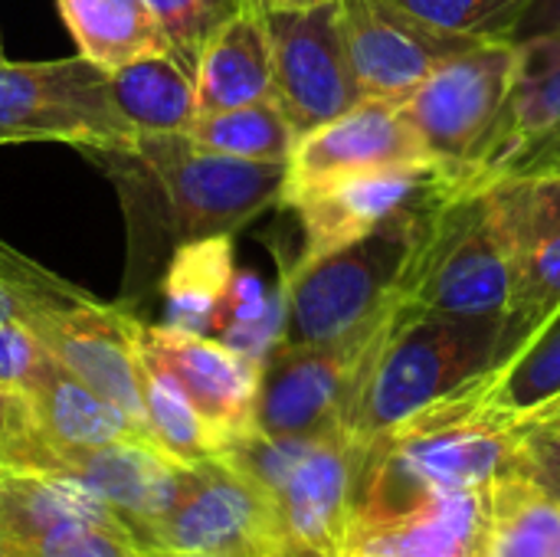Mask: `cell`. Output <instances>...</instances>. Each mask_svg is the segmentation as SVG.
Masks as SVG:
<instances>
[{
    "label": "cell",
    "instance_id": "1",
    "mask_svg": "<svg viewBox=\"0 0 560 557\" xmlns=\"http://www.w3.org/2000/svg\"><path fill=\"white\" fill-rule=\"evenodd\" d=\"M115 184L125 210L128 259L118 305L158 289L177 246L233 236L282 200L289 164L243 161L197 148L187 135H138L128 148H82Z\"/></svg>",
    "mask_w": 560,
    "mask_h": 557
},
{
    "label": "cell",
    "instance_id": "2",
    "mask_svg": "<svg viewBox=\"0 0 560 557\" xmlns=\"http://www.w3.org/2000/svg\"><path fill=\"white\" fill-rule=\"evenodd\" d=\"M522 466V437L512 430L430 410L417 414L364 450L354 529L390 522L440 492L492 489L525 473Z\"/></svg>",
    "mask_w": 560,
    "mask_h": 557
},
{
    "label": "cell",
    "instance_id": "3",
    "mask_svg": "<svg viewBox=\"0 0 560 557\" xmlns=\"http://www.w3.org/2000/svg\"><path fill=\"white\" fill-rule=\"evenodd\" d=\"M502 318L397 312L348 417V440L371 450L381 437L453 397L499 358Z\"/></svg>",
    "mask_w": 560,
    "mask_h": 557
},
{
    "label": "cell",
    "instance_id": "4",
    "mask_svg": "<svg viewBox=\"0 0 560 557\" xmlns=\"http://www.w3.org/2000/svg\"><path fill=\"white\" fill-rule=\"evenodd\" d=\"M512 289L509 240L492 190H443L427 200L397 305L410 315L502 318Z\"/></svg>",
    "mask_w": 560,
    "mask_h": 557
},
{
    "label": "cell",
    "instance_id": "5",
    "mask_svg": "<svg viewBox=\"0 0 560 557\" xmlns=\"http://www.w3.org/2000/svg\"><path fill=\"white\" fill-rule=\"evenodd\" d=\"M436 194V190H433ZM430 194V197H433ZM423 197L377 233L322 256L282 266L285 345H335L371 332L397 309V289L423 227ZM279 341V345H282Z\"/></svg>",
    "mask_w": 560,
    "mask_h": 557
},
{
    "label": "cell",
    "instance_id": "6",
    "mask_svg": "<svg viewBox=\"0 0 560 557\" xmlns=\"http://www.w3.org/2000/svg\"><path fill=\"white\" fill-rule=\"evenodd\" d=\"M400 305L371 332L335 345H276L259 371L253 430L269 437L345 433Z\"/></svg>",
    "mask_w": 560,
    "mask_h": 557
},
{
    "label": "cell",
    "instance_id": "7",
    "mask_svg": "<svg viewBox=\"0 0 560 557\" xmlns=\"http://www.w3.org/2000/svg\"><path fill=\"white\" fill-rule=\"evenodd\" d=\"M59 141L72 148H128L138 131L121 118L108 69L66 56L49 62H0V144Z\"/></svg>",
    "mask_w": 560,
    "mask_h": 557
},
{
    "label": "cell",
    "instance_id": "8",
    "mask_svg": "<svg viewBox=\"0 0 560 557\" xmlns=\"http://www.w3.org/2000/svg\"><path fill=\"white\" fill-rule=\"evenodd\" d=\"M518 66L515 39H482L436 66L400 102L443 184H453L492 135Z\"/></svg>",
    "mask_w": 560,
    "mask_h": 557
},
{
    "label": "cell",
    "instance_id": "9",
    "mask_svg": "<svg viewBox=\"0 0 560 557\" xmlns=\"http://www.w3.org/2000/svg\"><path fill=\"white\" fill-rule=\"evenodd\" d=\"M285 529L272 496L213 456L184 466L174 506L148 529L141 548H180L223 557H279Z\"/></svg>",
    "mask_w": 560,
    "mask_h": 557
},
{
    "label": "cell",
    "instance_id": "10",
    "mask_svg": "<svg viewBox=\"0 0 560 557\" xmlns=\"http://www.w3.org/2000/svg\"><path fill=\"white\" fill-rule=\"evenodd\" d=\"M515 46L518 66L502 115L469 167L443 190L560 177V36H532Z\"/></svg>",
    "mask_w": 560,
    "mask_h": 557
},
{
    "label": "cell",
    "instance_id": "11",
    "mask_svg": "<svg viewBox=\"0 0 560 557\" xmlns=\"http://www.w3.org/2000/svg\"><path fill=\"white\" fill-rule=\"evenodd\" d=\"M266 26L276 102L299 138L361 102L341 36L338 0L305 10H266Z\"/></svg>",
    "mask_w": 560,
    "mask_h": 557
},
{
    "label": "cell",
    "instance_id": "12",
    "mask_svg": "<svg viewBox=\"0 0 560 557\" xmlns=\"http://www.w3.org/2000/svg\"><path fill=\"white\" fill-rule=\"evenodd\" d=\"M492 194L512 259L499 364L560 309V177L505 181Z\"/></svg>",
    "mask_w": 560,
    "mask_h": 557
},
{
    "label": "cell",
    "instance_id": "13",
    "mask_svg": "<svg viewBox=\"0 0 560 557\" xmlns=\"http://www.w3.org/2000/svg\"><path fill=\"white\" fill-rule=\"evenodd\" d=\"M338 20L361 98L404 102L436 66L482 43L440 30L397 0H338Z\"/></svg>",
    "mask_w": 560,
    "mask_h": 557
},
{
    "label": "cell",
    "instance_id": "14",
    "mask_svg": "<svg viewBox=\"0 0 560 557\" xmlns=\"http://www.w3.org/2000/svg\"><path fill=\"white\" fill-rule=\"evenodd\" d=\"M433 167H381L322 177L282 197L302 223V253L295 263L331 256L417 207L440 187Z\"/></svg>",
    "mask_w": 560,
    "mask_h": 557
},
{
    "label": "cell",
    "instance_id": "15",
    "mask_svg": "<svg viewBox=\"0 0 560 557\" xmlns=\"http://www.w3.org/2000/svg\"><path fill=\"white\" fill-rule=\"evenodd\" d=\"M135 325L138 318L125 305H105L95 295L75 305L46 309L26 322V328L66 371H72L85 387L115 404L148 433L144 364L135 345Z\"/></svg>",
    "mask_w": 560,
    "mask_h": 557
},
{
    "label": "cell",
    "instance_id": "16",
    "mask_svg": "<svg viewBox=\"0 0 560 557\" xmlns=\"http://www.w3.org/2000/svg\"><path fill=\"white\" fill-rule=\"evenodd\" d=\"M135 345L141 364L167 374L187 394L197 414L213 427L223 446L253 430L262 371L259 361L220 345L217 338L148 325L141 318L135 325Z\"/></svg>",
    "mask_w": 560,
    "mask_h": 557
},
{
    "label": "cell",
    "instance_id": "17",
    "mask_svg": "<svg viewBox=\"0 0 560 557\" xmlns=\"http://www.w3.org/2000/svg\"><path fill=\"white\" fill-rule=\"evenodd\" d=\"M364 450L348 433L312 437L276 492L289 548L308 557H345L358 522Z\"/></svg>",
    "mask_w": 560,
    "mask_h": 557
},
{
    "label": "cell",
    "instance_id": "18",
    "mask_svg": "<svg viewBox=\"0 0 560 557\" xmlns=\"http://www.w3.org/2000/svg\"><path fill=\"white\" fill-rule=\"evenodd\" d=\"M381 167H433L400 102L361 98L338 118L305 131L289 158L285 194L322 177ZM282 204V200H279Z\"/></svg>",
    "mask_w": 560,
    "mask_h": 557
},
{
    "label": "cell",
    "instance_id": "19",
    "mask_svg": "<svg viewBox=\"0 0 560 557\" xmlns=\"http://www.w3.org/2000/svg\"><path fill=\"white\" fill-rule=\"evenodd\" d=\"M184 466L148 440H118L85 450H59V476L79 479L105 499L144 545L148 529L174 506Z\"/></svg>",
    "mask_w": 560,
    "mask_h": 557
},
{
    "label": "cell",
    "instance_id": "20",
    "mask_svg": "<svg viewBox=\"0 0 560 557\" xmlns=\"http://www.w3.org/2000/svg\"><path fill=\"white\" fill-rule=\"evenodd\" d=\"M555 397H560V309L509 358L492 364L453 397L430 407V414L456 420H486L512 430Z\"/></svg>",
    "mask_w": 560,
    "mask_h": 557
},
{
    "label": "cell",
    "instance_id": "21",
    "mask_svg": "<svg viewBox=\"0 0 560 557\" xmlns=\"http://www.w3.org/2000/svg\"><path fill=\"white\" fill-rule=\"evenodd\" d=\"M489 519V489L440 492L410 512L354 529L345 557H476Z\"/></svg>",
    "mask_w": 560,
    "mask_h": 557
},
{
    "label": "cell",
    "instance_id": "22",
    "mask_svg": "<svg viewBox=\"0 0 560 557\" xmlns=\"http://www.w3.org/2000/svg\"><path fill=\"white\" fill-rule=\"evenodd\" d=\"M194 79L200 112H220L276 98L266 13L236 10L226 23H220L197 59Z\"/></svg>",
    "mask_w": 560,
    "mask_h": 557
},
{
    "label": "cell",
    "instance_id": "23",
    "mask_svg": "<svg viewBox=\"0 0 560 557\" xmlns=\"http://www.w3.org/2000/svg\"><path fill=\"white\" fill-rule=\"evenodd\" d=\"M112 98L138 135H187L200 115L197 79L174 53L138 56L108 69Z\"/></svg>",
    "mask_w": 560,
    "mask_h": 557
},
{
    "label": "cell",
    "instance_id": "24",
    "mask_svg": "<svg viewBox=\"0 0 560 557\" xmlns=\"http://www.w3.org/2000/svg\"><path fill=\"white\" fill-rule=\"evenodd\" d=\"M236 269L240 266L233 236H207L177 246L158 282V292L164 299L161 325L210 338Z\"/></svg>",
    "mask_w": 560,
    "mask_h": 557
},
{
    "label": "cell",
    "instance_id": "25",
    "mask_svg": "<svg viewBox=\"0 0 560 557\" xmlns=\"http://www.w3.org/2000/svg\"><path fill=\"white\" fill-rule=\"evenodd\" d=\"M39 427L52 450H85V446H105L118 440H148L151 437L115 404L98 397L92 387H85L72 371H66L59 361L46 371V378L30 391Z\"/></svg>",
    "mask_w": 560,
    "mask_h": 557
},
{
    "label": "cell",
    "instance_id": "26",
    "mask_svg": "<svg viewBox=\"0 0 560 557\" xmlns=\"http://www.w3.org/2000/svg\"><path fill=\"white\" fill-rule=\"evenodd\" d=\"M79 53L102 69H118L138 56L171 53L148 0H56Z\"/></svg>",
    "mask_w": 560,
    "mask_h": 557
},
{
    "label": "cell",
    "instance_id": "27",
    "mask_svg": "<svg viewBox=\"0 0 560 557\" xmlns=\"http://www.w3.org/2000/svg\"><path fill=\"white\" fill-rule=\"evenodd\" d=\"M0 515L7 519V525L13 529V535L23 545L62 522L125 525V519L105 499H98L79 479L59 476V473H7V469H0Z\"/></svg>",
    "mask_w": 560,
    "mask_h": 557
},
{
    "label": "cell",
    "instance_id": "28",
    "mask_svg": "<svg viewBox=\"0 0 560 557\" xmlns=\"http://www.w3.org/2000/svg\"><path fill=\"white\" fill-rule=\"evenodd\" d=\"M560 548V499L525 473L489 489V519L476 557H555Z\"/></svg>",
    "mask_w": 560,
    "mask_h": 557
},
{
    "label": "cell",
    "instance_id": "29",
    "mask_svg": "<svg viewBox=\"0 0 560 557\" xmlns=\"http://www.w3.org/2000/svg\"><path fill=\"white\" fill-rule=\"evenodd\" d=\"M187 138L213 154H230L243 161H279V164H289L292 148L299 141L292 121L285 118L276 98L220 108V112H200Z\"/></svg>",
    "mask_w": 560,
    "mask_h": 557
},
{
    "label": "cell",
    "instance_id": "30",
    "mask_svg": "<svg viewBox=\"0 0 560 557\" xmlns=\"http://www.w3.org/2000/svg\"><path fill=\"white\" fill-rule=\"evenodd\" d=\"M282 332H285L282 282L269 286L259 272L240 266L217 312L210 338L262 364L266 355L282 341Z\"/></svg>",
    "mask_w": 560,
    "mask_h": 557
},
{
    "label": "cell",
    "instance_id": "31",
    "mask_svg": "<svg viewBox=\"0 0 560 557\" xmlns=\"http://www.w3.org/2000/svg\"><path fill=\"white\" fill-rule=\"evenodd\" d=\"M144 420L158 450L177 463H203L220 456L223 443L213 427L197 414L187 394L161 371L144 368Z\"/></svg>",
    "mask_w": 560,
    "mask_h": 557
},
{
    "label": "cell",
    "instance_id": "32",
    "mask_svg": "<svg viewBox=\"0 0 560 557\" xmlns=\"http://www.w3.org/2000/svg\"><path fill=\"white\" fill-rule=\"evenodd\" d=\"M92 299L85 289L36 266L0 240V322H30L46 309H62Z\"/></svg>",
    "mask_w": 560,
    "mask_h": 557
},
{
    "label": "cell",
    "instance_id": "33",
    "mask_svg": "<svg viewBox=\"0 0 560 557\" xmlns=\"http://www.w3.org/2000/svg\"><path fill=\"white\" fill-rule=\"evenodd\" d=\"M0 469L59 473V453L39 427L33 397L7 384H0Z\"/></svg>",
    "mask_w": 560,
    "mask_h": 557
},
{
    "label": "cell",
    "instance_id": "34",
    "mask_svg": "<svg viewBox=\"0 0 560 557\" xmlns=\"http://www.w3.org/2000/svg\"><path fill=\"white\" fill-rule=\"evenodd\" d=\"M420 20L472 36V39H512L518 20L535 0H397Z\"/></svg>",
    "mask_w": 560,
    "mask_h": 557
},
{
    "label": "cell",
    "instance_id": "35",
    "mask_svg": "<svg viewBox=\"0 0 560 557\" xmlns=\"http://www.w3.org/2000/svg\"><path fill=\"white\" fill-rule=\"evenodd\" d=\"M148 7L171 43V53L190 72L197 69V59L213 30L240 10L233 0H148Z\"/></svg>",
    "mask_w": 560,
    "mask_h": 557
},
{
    "label": "cell",
    "instance_id": "36",
    "mask_svg": "<svg viewBox=\"0 0 560 557\" xmlns=\"http://www.w3.org/2000/svg\"><path fill=\"white\" fill-rule=\"evenodd\" d=\"M26 557H141L138 538L125 525L62 522L23 545Z\"/></svg>",
    "mask_w": 560,
    "mask_h": 557
},
{
    "label": "cell",
    "instance_id": "37",
    "mask_svg": "<svg viewBox=\"0 0 560 557\" xmlns=\"http://www.w3.org/2000/svg\"><path fill=\"white\" fill-rule=\"evenodd\" d=\"M49 348L23 325V322H0V384L33 391L46 371L52 368Z\"/></svg>",
    "mask_w": 560,
    "mask_h": 557
},
{
    "label": "cell",
    "instance_id": "38",
    "mask_svg": "<svg viewBox=\"0 0 560 557\" xmlns=\"http://www.w3.org/2000/svg\"><path fill=\"white\" fill-rule=\"evenodd\" d=\"M525 476L560 499V437H522Z\"/></svg>",
    "mask_w": 560,
    "mask_h": 557
},
{
    "label": "cell",
    "instance_id": "39",
    "mask_svg": "<svg viewBox=\"0 0 560 557\" xmlns=\"http://www.w3.org/2000/svg\"><path fill=\"white\" fill-rule=\"evenodd\" d=\"M532 36H560V0H535L528 13L518 20L512 39H532Z\"/></svg>",
    "mask_w": 560,
    "mask_h": 557
},
{
    "label": "cell",
    "instance_id": "40",
    "mask_svg": "<svg viewBox=\"0 0 560 557\" xmlns=\"http://www.w3.org/2000/svg\"><path fill=\"white\" fill-rule=\"evenodd\" d=\"M515 437H560V397L525 417L518 427H512Z\"/></svg>",
    "mask_w": 560,
    "mask_h": 557
},
{
    "label": "cell",
    "instance_id": "41",
    "mask_svg": "<svg viewBox=\"0 0 560 557\" xmlns=\"http://www.w3.org/2000/svg\"><path fill=\"white\" fill-rule=\"evenodd\" d=\"M0 557H26L23 555V542L13 535V529L7 525L3 515H0Z\"/></svg>",
    "mask_w": 560,
    "mask_h": 557
},
{
    "label": "cell",
    "instance_id": "42",
    "mask_svg": "<svg viewBox=\"0 0 560 557\" xmlns=\"http://www.w3.org/2000/svg\"><path fill=\"white\" fill-rule=\"evenodd\" d=\"M318 3H331V0H262V10H305Z\"/></svg>",
    "mask_w": 560,
    "mask_h": 557
},
{
    "label": "cell",
    "instance_id": "43",
    "mask_svg": "<svg viewBox=\"0 0 560 557\" xmlns=\"http://www.w3.org/2000/svg\"><path fill=\"white\" fill-rule=\"evenodd\" d=\"M141 557H223L210 552H180V548H141Z\"/></svg>",
    "mask_w": 560,
    "mask_h": 557
},
{
    "label": "cell",
    "instance_id": "44",
    "mask_svg": "<svg viewBox=\"0 0 560 557\" xmlns=\"http://www.w3.org/2000/svg\"><path fill=\"white\" fill-rule=\"evenodd\" d=\"M233 3H236L240 10H259V13H266V10H262V0H233Z\"/></svg>",
    "mask_w": 560,
    "mask_h": 557
},
{
    "label": "cell",
    "instance_id": "45",
    "mask_svg": "<svg viewBox=\"0 0 560 557\" xmlns=\"http://www.w3.org/2000/svg\"><path fill=\"white\" fill-rule=\"evenodd\" d=\"M279 557H308V555H302V552H295V548H289V545H285V548H282V555Z\"/></svg>",
    "mask_w": 560,
    "mask_h": 557
},
{
    "label": "cell",
    "instance_id": "46",
    "mask_svg": "<svg viewBox=\"0 0 560 557\" xmlns=\"http://www.w3.org/2000/svg\"><path fill=\"white\" fill-rule=\"evenodd\" d=\"M0 62H7V59H3V43H0Z\"/></svg>",
    "mask_w": 560,
    "mask_h": 557
},
{
    "label": "cell",
    "instance_id": "47",
    "mask_svg": "<svg viewBox=\"0 0 560 557\" xmlns=\"http://www.w3.org/2000/svg\"><path fill=\"white\" fill-rule=\"evenodd\" d=\"M555 557H560V548H558V555H555Z\"/></svg>",
    "mask_w": 560,
    "mask_h": 557
}]
</instances>
